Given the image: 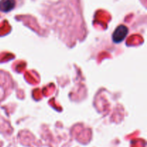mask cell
Wrapping results in <instances>:
<instances>
[{
  "mask_svg": "<svg viewBox=\"0 0 147 147\" xmlns=\"http://www.w3.org/2000/svg\"><path fill=\"white\" fill-rule=\"evenodd\" d=\"M15 6V0H0V11L2 12H9L14 9Z\"/></svg>",
  "mask_w": 147,
  "mask_h": 147,
  "instance_id": "3",
  "label": "cell"
},
{
  "mask_svg": "<svg viewBox=\"0 0 147 147\" xmlns=\"http://www.w3.org/2000/svg\"><path fill=\"white\" fill-rule=\"evenodd\" d=\"M13 88V80L8 73L0 70V102L2 101Z\"/></svg>",
  "mask_w": 147,
  "mask_h": 147,
  "instance_id": "1",
  "label": "cell"
},
{
  "mask_svg": "<svg viewBox=\"0 0 147 147\" xmlns=\"http://www.w3.org/2000/svg\"><path fill=\"white\" fill-rule=\"evenodd\" d=\"M129 34V28L123 24L118 26L112 34V40L116 44L122 42Z\"/></svg>",
  "mask_w": 147,
  "mask_h": 147,
  "instance_id": "2",
  "label": "cell"
}]
</instances>
